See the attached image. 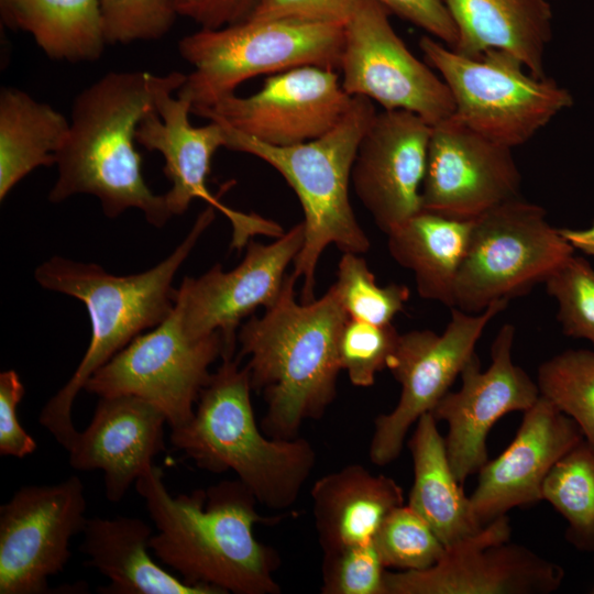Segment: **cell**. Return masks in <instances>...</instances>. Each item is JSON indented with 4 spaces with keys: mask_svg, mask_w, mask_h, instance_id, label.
Instances as JSON below:
<instances>
[{
    "mask_svg": "<svg viewBox=\"0 0 594 594\" xmlns=\"http://www.w3.org/2000/svg\"><path fill=\"white\" fill-rule=\"evenodd\" d=\"M186 77L180 72H109L78 92L56 154L57 178L48 200L92 195L108 218L133 208L152 226L164 227L173 216L164 194L146 185L135 133L144 116L156 110L157 98L177 92Z\"/></svg>",
    "mask_w": 594,
    "mask_h": 594,
    "instance_id": "obj_1",
    "label": "cell"
},
{
    "mask_svg": "<svg viewBox=\"0 0 594 594\" xmlns=\"http://www.w3.org/2000/svg\"><path fill=\"white\" fill-rule=\"evenodd\" d=\"M157 534L150 550L182 579L218 594H278L277 552L260 542L254 525L257 501L240 481H221L207 490L172 496L161 468L153 465L135 482Z\"/></svg>",
    "mask_w": 594,
    "mask_h": 594,
    "instance_id": "obj_2",
    "label": "cell"
},
{
    "mask_svg": "<svg viewBox=\"0 0 594 594\" xmlns=\"http://www.w3.org/2000/svg\"><path fill=\"white\" fill-rule=\"evenodd\" d=\"M297 280L287 274L277 301L238 332L237 358H248L252 389L266 404L261 429L277 439L298 437L302 422L320 419L334 400L338 340L349 318L333 284L321 297L299 304Z\"/></svg>",
    "mask_w": 594,
    "mask_h": 594,
    "instance_id": "obj_3",
    "label": "cell"
},
{
    "mask_svg": "<svg viewBox=\"0 0 594 594\" xmlns=\"http://www.w3.org/2000/svg\"><path fill=\"white\" fill-rule=\"evenodd\" d=\"M208 206L196 219L182 243L154 267L132 275L117 276L95 263L53 256L34 273L45 289L77 298L88 310L91 338L76 371L42 408L40 425L67 451L78 431L72 407L92 374L125 348L134 338L160 324L173 310L176 289L173 279L196 243L215 219Z\"/></svg>",
    "mask_w": 594,
    "mask_h": 594,
    "instance_id": "obj_4",
    "label": "cell"
},
{
    "mask_svg": "<svg viewBox=\"0 0 594 594\" xmlns=\"http://www.w3.org/2000/svg\"><path fill=\"white\" fill-rule=\"evenodd\" d=\"M248 367L238 358L222 360L201 391L195 413L170 429L173 447L212 473L232 470L257 503L284 510L298 499L317 454L302 437L277 439L258 427L251 403Z\"/></svg>",
    "mask_w": 594,
    "mask_h": 594,
    "instance_id": "obj_5",
    "label": "cell"
},
{
    "mask_svg": "<svg viewBox=\"0 0 594 594\" xmlns=\"http://www.w3.org/2000/svg\"><path fill=\"white\" fill-rule=\"evenodd\" d=\"M376 113L372 100L353 96L346 114L331 131L293 146L270 145L220 122L226 132V148L271 165L299 199L304 243L293 263V274L302 280L301 302L315 299L316 270L328 245L356 254L371 246L354 215L349 186L359 144Z\"/></svg>",
    "mask_w": 594,
    "mask_h": 594,
    "instance_id": "obj_6",
    "label": "cell"
},
{
    "mask_svg": "<svg viewBox=\"0 0 594 594\" xmlns=\"http://www.w3.org/2000/svg\"><path fill=\"white\" fill-rule=\"evenodd\" d=\"M344 26L293 20L245 19L199 29L179 40L178 53L193 66L177 96L191 108L233 95L245 80L302 66L339 72Z\"/></svg>",
    "mask_w": 594,
    "mask_h": 594,
    "instance_id": "obj_7",
    "label": "cell"
},
{
    "mask_svg": "<svg viewBox=\"0 0 594 594\" xmlns=\"http://www.w3.org/2000/svg\"><path fill=\"white\" fill-rule=\"evenodd\" d=\"M419 47L451 92L453 117L510 148L529 141L573 103L568 89L547 76L526 73L524 64L505 51L466 57L426 35L420 37Z\"/></svg>",
    "mask_w": 594,
    "mask_h": 594,
    "instance_id": "obj_8",
    "label": "cell"
},
{
    "mask_svg": "<svg viewBox=\"0 0 594 594\" xmlns=\"http://www.w3.org/2000/svg\"><path fill=\"white\" fill-rule=\"evenodd\" d=\"M546 210L507 201L474 220L454 288V307L479 314L498 300L528 294L574 254Z\"/></svg>",
    "mask_w": 594,
    "mask_h": 594,
    "instance_id": "obj_9",
    "label": "cell"
},
{
    "mask_svg": "<svg viewBox=\"0 0 594 594\" xmlns=\"http://www.w3.org/2000/svg\"><path fill=\"white\" fill-rule=\"evenodd\" d=\"M219 332L200 339L184 330L179 310L151 331L139 334L87 381L84 389L99 397L133 395L157 407L170 429L185 425L221 358Z\"/></svg>",
    "mask_w": 594,
    "mask_h": 594,
    "instance_id": "obj_10",
    "label": "cell"
},
{
    "mask_svg": "<svg viewBox=\"0 0 594 594\" xmlns=\"http://www.w3.org/2000/svg\"><path fill=\"white\" fill-rule=\"evenodd\" d=\"M508 300H498L479 314L451 308V318L441 333L411 330L399 334L387 369L400 384L397 405L374 421L370 460L387 465L396 460L409 428L431 413L450 391L463 367L475 353V345L488 322L501 314Z\"/></svg>",
    "mask_w": 594,
    "mask_h": 594,
    "instance_id": "obj_11",
    "label": "cell"
},
{
    "mask_svg": "<svg viewBox=\"0 0 594 594\" xmlns=\"http://www.w3.org/2000/svg\"><path fill=\"white\" fill-rule=\"evenodd\" d=\"M389 10L363 0L344 25L339 73L344 91L366 97L384 110H407L435 125L454 113L451 92L427 63L405 45Z\"/></svg>",
    "mask_w": 594,
    "mask_h": 594,
    "instance_id": "obj_12",
    "label": "cell"
},
{
    "mask_svg": "<svg viewBox=\"0 0 594 594\" xmlns=\"http://www.w3.org/2000/svg\"><path fill=\"white\" fill-rule=\"evenodd\" d=\"M506 515L447 547L420 571H385V594H550L564 570L529 548L509 542Z\"/></svg>",
    "mask_w": 594,
    "mask_h": 594,
    "instance_id": "obj_13",
    "label": "cell"
},
{
    "mask_svg": "<svg viewBox=\"0 0 594 594\" xmlns=\"http://www.w3.org/2000/svg\"><path fill=\"white\" fill-rule=\"evenodd\" d=\"M77 476L54 485H24L0 507V594L50 593L48 578L62 572L70 539L87 518Z\"/></svg>",
    "mask_w": 594,
    "mask_h": 594,
    "instance_id": "obj_14",
    "label": "cell"
},
{
    "mask_svg": "<svg viewBox=\"0 0 594 594\" xmlns=\"http://www.w3.org/2000/svg\"><path fill=\"white\" fill-rule=\"evenodd\" d=\"M352 99L339 72L302 66L268 76L251 96L233 94L212 106L191 108V113L270 145L293 146L331 131Z\"/></svg>",
    "mask_w": 594,
    "mask_h": 594,
    "instance_id": "obj_15",
    "label": "cell"
},
{
    "mask_svg": "<svg viewBox=\"0 0 594 594\" xmlns=\"http://www.w3.org/2000/svg\"><path fill=\"white\" fill-rule=\"evenodd\" d=\"M304 243L302 223H297L272 243L251 240L243 260L231 271L213 265L199 277H185L176 289L175 306L185 332L200 339L219 332L221 359L234 358L238 329L243 318L278 299L286 270Z\"/></svg>",
    "mask_w": 594,
    "mask_h": 594,
    "instance_id": "obj_16",
    "label": "cell"
},
{
    "mask_svg": "<svg viewBox=\"0 0 594 594\" xmlns=\"http://www.w3.org/2000/svg\"><path fill=\"white\" fill-rule=\"evenodd\" d=\"M514 339L515 327L504 324L492 343L488 367L482 371L474 353L460 374L461 387L449 391L431 411L448 426L446 451L460 483L490 460L486 440L495 422L527 410L540 397L537 383L513 361Z\"/></svg>",
    "mask_w": 594,
    "mask_h": 594,
    "instance_id": "obj_17",
    "label": "cell"
},
{
    "mask_svg": "<svg viewBox=\"0 0 594 594\" xmlns=\"http://www.w3.org/2000/svg\"><path fill=\"white\" fill-rule=\"evenodd\" d=\"M191 102L167 92L156 100V110L139 123L136 143L147 151L160 152L165 161L164 174L172 187L164 194L172 216L183 215L195 199L224 215L232 226L231 249L241 250L253 237L278 238L283 228L256 213L234 210L222 204L207 186L215 153L226 145V132L218 121L196 127L189 120Z\"/></svg>",
    "mask_w": 594,
    "mask_h": 594,
    "instance_id": "obj_18",
    "label": "cell"
},
{
    "mask_svg": "<svg viewBox=\"0 0 594 594\" xmlns=\"http://www.w3.org/2000/svg\"><path fill=\"white\" fill-rule=\"evenodd\" d=\"M431 127L422 210L475 220L521 197V175L513 148L481 135L453 116Z\"/></svg>",
    "mask_w": 594,
    "mask_h": 594,
    "instance_id": "obj_19",
    "label": "cell"
},
{
    "mask_svg": "<svg viewBox=\"0 0 594 594\" xmlns=\"http://www.w3.org/2000/svg\"><path fill=\"white\" fill-rule=\"evenodd\" d=\"M431 125L407 110L377 112L359 144L351 182L386 234L422 210Z\"/></svg>",
    "mask_w": 594,
    "mask_h": 594,
    "instance_id": "obj_20",
    "label": "cell"
},
{
    "mask_svg": "<svg viewBox=\"0 0 594 594\" xmlns=\"http://www.w3.org/2000/svg\"><path fill=\"white\" fill-rule=\"evenodd\" d=\"M583 439L578 424L540 396L524 411L506 450L479 471L469 496L475 521L483 527L515 507L542 501L548 473Z\"/></svg>",
    "mask_w": 594,
    "mask_h": 594,
    "instance_id": "obj_21",
    "label": "cell"
},
{
    "mask_svg": "<svg viewBox=\"0 0 594 594\" xmlns=\"http://www.w3.org/2000/svg\"><path fill=\"white\" fill-rule=\"evenodd\" d=\"M165 424V415L143 398L100 397L90 424L68 450L69 464L78 471L102 470L106 497L119 503L166 449Z\"/></svg>",
    "mask_w": 594,
    "mask_h": 594,
    "instance_id": "obj_22",
    "label": "cell"
},
{
    "mask_svg": "<svg viewBox=\"0 0 594 594\" xmlns=\"http://www.w3.org/2000/svg\"><path fill=\"white\" fill-rule=\"evenodd\" d=\"M323 552L372 542L384 518L404 505V492L386 475L353 463L319 477L310 490Z\"/></svg>",
    "mask_w": 594,
    "mask_h": 594,
    "instance_id": "obj_23",
    "label": "cell"
},
{
    "mask_svg": "<svg viewBox=\"0 0 594 594\" xmlns=\"http://www.w3.org/2000/svg\"><path fill=\"white\" fill-rule=\"evenodd\" d=\"M458 30V54L479 57L502 50L531 75L543 78L544 51L551 40L552 11L547 0H443Z\"/></svg>",
    "mask_w": 594,
    "mask_h": 594,
    "instance_id": "obj_24",
    "label": "cell"
},
{
    "mask_svg": "<svg viewBox=\"0 0 594 594\" xmlns=\"http://www.w3.org/2000/svg\"><path fill=\"white\" fill-rule=\"evenodd\" d=\"M80 550L86 565L110 583L98 588L106 594H218L194 585L161 568L150 556L152 529L140 518H87Z\"/></svg>",
    "mask_w": 594,
    "mask_h": 594,
    "instance_id": "obj_25",
    "label": "cell"
},
{
    "mask_svg": "<svg viewBox=\"0 0 594 594\" xmlns=\"http://www.w3.org/2000/svg\"><path fill=\"white\" fill-rule=\"evenodd\" d=\"M473 223L421 210L387 233L391 256L414 273L421 298L454 307L455 282Z\"/></svg>",
    "mask_w": 594,
    "mask_h": 594,
    "instance_id": "obj_26",
    "label": "cell"
},
{
    "mask_svg": "<svg viewBox=\"0 0 594 594\" xmlns=\"http://www.w3.org/2000/svg\"><path fill=\"white\" fill-rule=\"evenodd\" d=\"M408 447L414 483L407 505L431 526L446 548L479 531L482 527L475 521L470 498L452 471L444 438L431 413L417 420Z\"/></svg>",
    "mask_w": 594,
    "mask_h": 594,
    "instance_id": "obj_27",
    "label": "cell"
},
{
    "mask_svg": "<svg viewBox=\"0 0 594 594\" xmlns=\"http://www.w3.org/2000/svg\"><path fill=\"white\" fill-rule=\"evenodd\" d=\"M2 23L22 30L53 61H98L108 44L99 0H0Z\"/></svg>",
    "mask_w": 594,
    "mask_h": 594,
    "instance_id": "obj_28",
    "label": "cell"
},
{
    "mask_svg": "<svg viewBox=\"0 0 594 594\" xmlns=\"http://www.w3.org/2000/svg\"><path fill=\"white\" fill-rule=\"evenodd\" d=\"M69 119L28 92L0 89V200L26 175L56 163Z\"/></svg>",
    "mask_w": 594,
    "mask_h": 594,
    "instance_id": "obj_29",
    "label": "cell"
},
{
    "mask_svg": "<svg viewBox=\"0 0 594 594\" xmlns=\"http://www.w3.org/2000/svg\"><path fill=\"white\" fill-rule=\"evenodd\" d=\"M541 495L566 520L570 543L594 553V447L583 439L560 459Z\"/></svg>",
    "mask_w": 594,
    "mask_h": 594,
    "instance_id": "obj_30",
    "label": "cell"
},
{
    "mask_svg": "<svg viewBox=\"0 0 594 594\" xmlns=\"http://www.w3.org/2000/svg\"><path fill=\"white\" fill-rule=\"evenodd\" d=\"M541 397L572 418L594 447V351L569 349L543 361L536 381Z\"/></svg>",
    "mask_w": 594,
    "mask_h": 594,
    "instance_id": "obj_31",
    "label": "cell"
},
{
    "mask_svg": "<svg viewBox=\"0 0 594 594\" xmlns=\"http://www.w3.org/2000/svg\"><path fill=\"white\" fill-rule=\"evenodd\" d=\"M373 544L385 568L420 571L435 565L446 547L431 526L410 506L394 508L382 521Z\"/></svg>",
    "mask_w": 594,
    "mask_h": 594,
    "instance_id": "obj_32",
    "label": "cell"
},
{
    "mask_svg": "<svg viewBox=\"0 0 594 594\" xmlns=\"http://www.w3.org/2000/svg\"><path fill=\"white\" fill-rule=\"evenodd\" d=\"M333 286L349 318L375 324L392 323L409 298L405 285H377L366 261L356 253L342 254Z\"/></svg>",
    "mask_w": 594,
    "mask_h": 594,
    "instance_id": "obj_33",
    "label": "cell"
},
{
    "mask_svg": "<svg viewBox=\"0 0 594 594\" xmlns=\"http://www.w3.org/2000/svg\"><path fill=\"white\" fill-rule=\"evenodd\" d=\"M543 284L558 304L563 333L594 346V266L573 254Z\"/></svg>",
    "mask_w": 594,
    "mask_h": 594,
    "instance_id": "obj_34",
    "label": "cell"
},
{
    "mask_svg": "<svg viewBox=\"0 0 594 594\" xmlns=\"http://www.w3.org/2000/svg\"><path fill=\"white\" fill-rule=\"evenodd\" d=\"M399 334L393 323L346 319L338 340V355L341 370L354 386L370 387L375 383L376 374L387 369Z\"/></svg>",
    "mask_w": 594,
    "mask_h": 594,
    "instance_id": "obj_35",
    "label": "cell"
},
{
    "mask_svg": "<svg viewBox=\"0 0 594 594\" xmlns=\"http://www.w3.org/2000/svg\"><path fill=\"white\" fill-rule=\"evenodd\" d=\"M108 44L157 41L178 16L172 0H99Z\"/></svg>",
    "mask_w": 594,
    "mask_h": 594,
    "instance_id": "obj_36",
    "label": "cell"
},
{
    "mask_svg": "<svg viewBox=\"0 0 594 594\" xmlns=\"http://www.w3.org/2000/svg\"><path fill=\"white\" fill-rule=\"evenodd\" d=\"M372 542L323 552L322 594H385V570Z\"/></svg>",
    "mask_w": 594,
    "mask_h": 594,
    "instance_id": "obj_37",
    "label": "cell"
},
{
    "mask_svg": "<svg viewBox=\"0 0 594 594\" xmlns=\"http://www.w3.org/2000/svg\"><path fill=\"white\" fill-rule=\"evenodd\" d=\"M363 0H262L246 19L345 25Z\"/></svg>",
    "mask_w": 594,
    "mask_h": 594,
    "instance_id": "obj_38",
    "label": "cell"
},
{
    "mask_svg": "<svg viewBox=\"0 0 594 594\" xmlns=\"http://www.w3.org/2000/svg\"><path fill=\"white\" fill-rule=\"evenodd\" d=\"M24 385L14 370L0 373V455L23 459L37 446L18 419V405L24 396Z\"/></svg>",
    "mask_w": 594,
    "mask_h": 594,
    "instance_id": "obj_39",
    "label": "cell"
},
{
    "mask_svg": "<svg viewBox=\"0 0 594 594\" xmlns=\"http://www.w3.org/2000/svg\"><path fill=\"white\" fill-rule=\"evenodd\" d=\"M391 13L415 24L453 47L458 40V30L443 0H377Z\"/></svg>",
    "mask_w": 594,
    "mask_h": 594,
    "instance_id": "obj_40",
    "label": "cell"
},
{
    "mask_svg": "<svg viewBox=\"0 0 594 594\" xmlns=\"http://www.w3.org/2000/svg\"><path fill=\"white\" fill-rule=\"evenodd\" d=\"M262 0H172L178 16L199 29H219L245 20Z\"/></svg>",
    "mask_w": 594,
    "mask_h": 594,
    "instance_id": "obj_41",
    "label": "cell"
},
{
    "mask_svg": "<svg viewBox=\"0 0 594 594\" xmlns=\"http://www.w3.org/2000/svg\"><path fill=\"white\" fill-rule=\"evenodd\" d=\"M559 231L575 251L594 256V221L584 229L559 228Z\"/></svg>",
    "mask_w": 594,
    "mask_h": 594,
    "instance_id": "obj_42",
    "label": "cell"
},
{
    "mask_svg": "<svg viewBox=\"0 0 594 594\" xmlns=\"http://www.w3.org/2000/svg\"><path fill=\"white\" fill-rule=\"evenodd\" d=\"M592 593H594V590L592 591Z\"/></svg>",
    "mask_w": 594,
    "mask_h": 594,
    "instance_id": "obj_43",
    "label": "cell"
}]
</instances>
